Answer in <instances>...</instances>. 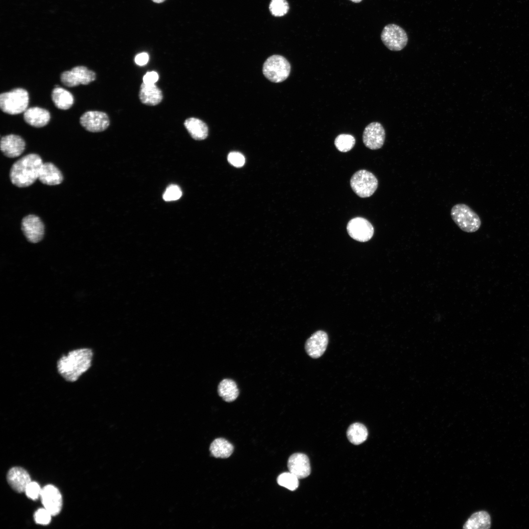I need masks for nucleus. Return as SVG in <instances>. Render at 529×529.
<instances>
[{
    "mask_svg": "<svg viewBox=\"0 0 529 529\" xmlns=\"http://www.w3.org/2000/svg\"><path fill=\"white\" fill-rule=\"evenodd\" d=\"M182 191L176 185H170L166 189L163 195L166 201H174L179 199L182 195Z\"/></svg>",
    "mask_w": 529,
    "mask_h": 529,
    "instance_id": "30",
    "label": "nucleus"
},
{
    "mask_svg": "<svg viewBox=\"0 0 529 529\" xmlns=\"http://www.w3.org/2000/svg\"><path fill=\"white\" fill-rule=\"evenodd\" d=\"M491 525L489 514L485 511H480L473 513L466 522L463 529H486Z\"/></svg>",
    "mask_w": 529,
    "mask_h": 529,
    "instance_id": "23",
    "label": "nucleus"
},
{
    "mask_svg": "<svg viewBox=\"0 0 529 529\" xmlns=\"http://www.w3.org/2000/svg\"><path fill=\"white\" fill-rule=\"evenodd\" d=\"M93 357V352L89 348L72 350L58 360V372L66 381L74 382L90 367Z\"/></svg>",
    "mask_w": 529,
    "mask_h": 529,
    "instance_id": "1",
    "label": "nucleus"
},
{
    "mask_svg": "<svg viewBox=\"0 0 529 529\" xmlns=\"http://www.w3.org/2000/svg\"><path fill=\"white\" fill-rule=\"evenodd\" d=\"M351 0L352 1H353L354 2L358 3V2H361L362 0Z\"/></svg>",
    "mask_w": 529,
    "mask_h": 529,
    "instance_id": "37",
    "label": "nucleus"
},
{
    "mask_svg": "<svg viewBox=\"0 0 529 529\" xmlns=\"http://www.w3.org/2000/svg\"><path fill=\"white\" fill-rule=\"evenodd\" d=\"M148 60V55L145 52H142L138 54L135 58V63L139 66H143L146 64Z\"/></svg>",
    "mask_w": 529,
    "mask_h": 529,
    "instance_id": "35",
    "label": "nucleus"
},
{
    "mask_svg": "<svg viewBox=\"0 0 529 529\" xmlns=\"http://www.w3.org/2000/svg\"><path fill=\"white\" fill-rule=\"evenodd\" d=\"M368 431L366 427L360 423L351 424L347 429V436L349 441L354 445H359L366 440Z\"/></svg>",
    "mask_w": 529,
    "mask_h": 529,
    "instance_id": "26",
    "label": "nucleus"
},
{
    "mask_svg": "<svg viewBox=\"0 0 529 529\" xmlns=\"http://www.w3.org/2000/svg\"><path fill=\"white\" fill-rule=\"evenodd\" d=\"M152 0L153 2H155V3H162V2H164L165 0Z\"/></svg>",
    "mask_w": 529,
    "mask_h": 529,
    "instance_id": "36",
    "label": "nucleus"
},
{
    "mask_svg": "<svg viewBox=\"0 0 529 529\" xmlns=\"http://www.w3.org/2000/svg\"><path fill=\"white\" fill-rule=\"evenodd\" d=\"M385 137V130L383 125L378 122H373L364 128L362 140L366 147L376 150L383 146Z\"/></svg>",
    "mask_w": 529,
    "mask_h": 529,
    "instance_id": "11",
    "label": "nucleus"
},
{
    "mask_svg": "<svg viewBox=\"0 0 529 529\" xmlns=\"http://www.w3.org/2000/svg\"><path fill=\"white\" fill-rule=\"evenodd\" d=\"M25 143L20 136L10 134L1 137L0 150L3 154L9 158L19 156L24 152Z\"/></svg>",
    "mask_w": 529,
    "mask_h": 529,
    "instance_id": "15",
    "label": "nucleus"
},
{
    "mask_svg": "<svg viewBox=\"0 0 529 529\" xmlns=\"http://www.w3.org/2000/svg\"><path fill=\"white\" fill-rule=\"evenodd\" d=\"M40 498L42 503L52 516L59 514L62 506V497L59 490L49 484L42 489Z\"/></svg>",
    "mask_w": 529,
    "mask_h": 529,
    "instance_id": "13",
    "label": "nucleus"
},
{
    "mask_svg": "<svg viewBox=\"0 0 529 529\" xmlns=\"http://www.w3.org/2000/svg\"><path fill=\"white\" fill-rule=\"evenodd\" d=\"M80 123L86 130L91 132H102L109 125L110 120L107 114L97 111L84 113L80 118Z\"/></svg>",
    "mask_w": 529,
    "mask_h": 529,
    "instance_id": "10",
    "label": "nucleus"
},
{
    "mask_svg": "<svg viewBox=\"0 0 529 529\" xmlns=\"http://www.w3.org/2000/svg\"><path fill=\"white\" fill-rule=\"evenodd\" d=\"M298 478L292 473L285 472L280 474L277 478L278 483L291 490H295L299 485Z\"/></svg>",
    "mask_w": 529,
    "mask_h": 529,
    "instance_id": "28",
    "label": "nucleus"
},
{
    "mask_svg": "<svg viewBox=\"0 0 529 529\" xmlns=\"http://www.w3.org/2000/svg\"><path fill=\"white\" fill-rule=\"evenodd\" d=\"M38 179L47 185H56L63 181V176L61 171L52 163H43L38 176Z\"/></svg>",
    "mask_w": 529,
    "mask_h": 529,
    "instance_id": "20",
    "label": "nucleus"
},
{
    "mask_svg": "<svg viewBox=\"0 0 529 529\" xmlns=\"http://www.w3.org/2000/svg\"><path fill=\"white\" fill-rule=\"evenodd\" d=\"M451 216L457 226L465 232H475L481 227V220L479 215L465 204L458 203L453 206Z\"/></svg>",
    "mask_w": 529,
    "mask_h": 529,
    "instance_id": "3",
    "label": "nucleus"
},
{
    "mask_svg": "<svg viewBox=\"0 0 529 529\" xmlns=\"http://www.w3.org/2000/svg\"><path fill=\"white\" fill-rule=\"evenodd\" d=\"M51 98L55 106L61 110L69 109L74 101L72 95L69 91L58 86H56L53 89Z\"/></svg>",
    "mask_w": 529,
    "mask_h": 529,
    "instance_id": "22",
    "label": "nucleus"
},
{
    "mask_svg": "<svg viewBox=\"0 0 529 529\" xmlns=\"http://www.w3.org/2000/svg\"><path fill=\"white\" fill-rule=\"evenodd\" d=\"M289 472L299 479L307 477L311 473V466L308 457L302 453H294L288 461Z\"/></svg>",
    "mask_w": 529,
    "mask_h": 529,
    "instance_id": "16",
    "label": "nucleus"
},
{
    "mask_svg": "<svg viewBox=\"0 0 529 529\" xmlns=\"http://www.w3.org/2000/svg\"><path fill=\"white\" fill-rule=\"evenodd\" d=\"M233 450L232 444L222 438L214 440L210 447L211 455L217 458H227L231 455Z\"/></svg>",
    "mask_w": 529,
    "mask_h": 529,
    "instance_id": "25",
    "label": "nucleus"
},
{
    "mask_svg": "<svg viewBox=\"0 0 529 529\" xmlns=\"http://www.w3.org/2000/svg\"><path fill=\"white\" fill-rule=\"evenodd\" d=\"M28 101V93L23 88H15L0 95L1 110L10 115L24 112L27 109Z\"/></svg>",
    "mask_w": 529,
    "mask_h": 529,
    "instance_id": "4",
    "label": "nucleus"
},
{
    "mask_svg": "<svg viewBox=\"0 0 529 529\" xmlns=\"http://www.w3.org/2000/svg\"><path fill=\"white\" fill-rule=\"evenodd\" d=\"M7 480L13 489L18 493L24 492L27 486L31 481L28 472L20 467L11 468L7 473Z\"/></svg>",
    "mask_w": 529,
    "mask_h": 529,
    "instance_id": "17",
    "label": "nucleus"
},
{
    "mask_svg": "<svg viewBox=\"0 0 529 529\" xmlns=\"http://www.w3.org/2000/svg\"><path fill=\"white\" fill-rule=\"evenodd\" d=\"M263 72L270 81L279 83L285 80L290 72V65L283 56L273 55L268 57L263 65Z\"/></svg>",
    "mask_w": 529,
    "mask_h": 529,
    "instance_id": "5",
    "label": "nucleus"
},
{
    "mask_svg": "<svg viewBox=\"0 0 529 529\" xmlns=\"http://www.w3.org/2000/svg\"><path fill=\"white\" fill-rule=\"evenodd\" d=\"M96 78L95 72L82 66H76L70 71H65L60 76L61 82L69 87L80 84L87 85L95 80Z\"/></svg>",
    "mask_w": 529,
    "mask_h": 529,
    "instance_id": "8",
    "label": "nucleus"
},
{
    "mask_svg": "<svg viewBox=\"0 0 529 529\" xmlns=\"http://www.w3.org/2000/svg\"><path fill=\"white\" fill-rule=\"evenodd\" d=\"M350 183L352 190L362 198L371 196L378 186V181L375 176L364 169L356 172L352 176Z\"/></svg>",
    "mask_w": 529,
    "mask_h": 529,
    "instance_id": "6",
    "label": "nucleus"
},
{
    "mask_svg": "<svg viewBox=\"0 0 529 529\" xmlns=\"http://www.w3.org/2000/svg\"><path fill=\"white\" fill-rule=\"evenodd\" d=\"M139 97L143 104L155 106L162 101L163 95L161 90L155 84H146L143 82L140 87Z\"/></svg>",
    "mask_w": 529,
    "mask_h": 529,
    "instance_id": "18",
    "label": "nucleus"
},
{
    "mask_svg": "<svg viewBox=\"0 0 529 529\" xmlns=\"http://www.w3.org/2000/svg\"><path fill=\"white\" fill-rule=\"evenodd\" d=\"M328 343V336L324 331L319 330L314 333L306 341L305 350L313 359L321 357L325 351Z\"/></svg>",
    "mask_w": 529,
    "mask_h": 529,
    "instance_id": "14",
    "label": "nucleus"
},
{
    "mask_svg": "<svg viewBox=\"0 0 529 529\" xmlns=\"http://www.w3.org/2000/svg\"><path fill=\"white\" fill-rule=\"evenodd\" d=\"M22 230L29 241L37 243L43 238L45 227L42 221L38 216L29 215L23 218Z\"/></svg>",
    "mask_w": 529,
    "mask_h": 529,
    "instance_id": "12",
    "label": "nucleus"
},
{
    "mask_svg": "<svg viewBox=\"0 0 529 529\" xmlns=\"http://www.w3.org/2000/svg\"><path fill=\"white\" fill-rule=\"evenodd\" d=\"M50 118V114L48 110L38 107L28 108L24 113L25 121L35 127L45 126L49 122Z\"/></svg>",
    "mask_w": 529,
    "mask_h": 529,
    "instance_id": "19",
    "label": "nucleus"
},
{
    "mask_svg": "<svg viewBox=\"0 0 529 529\" xmlns=\"http://www.w3.org/2000/svg\"><path fill=\"white\" fill-rule=\"evenodd\" d=\"M42 489L37 482L31 481L27 486L24 492L27 497L36 500L40 497Z\"/></svg>",
    "mask_w": 529,
    "mask_h": 529,
    "instance_id": "31",
    "label": "nucleus"
},
{
    "mask_svg": "<svg viewBox=\"0 0 529 529\" xmlns=\"http://www.w3.org/2000/svg\"><path fill=\"white\" fill-rule=\"evenodd\" d=\"M229 163L237 168L242 167L245 163V158L240 152L233 151L229 153L228 155Z\"/></svg>",
    "mask_w": 529,
    "mask_h": 529,
    "instance_id": "33",
    "label": "nucleus"
},
{
    "mask_svg": "<svg viewBox=\"0 0 529 529\" xmlns=\"http://www.w3.org/2000/svg\"><path fill=\"white\" fill-rule=\"evenodd\" d=\"M269 8L273 15L280 17L284 16L288 12L289 6L286 0H272Z\"/></svg>",
    "mask_w": 529,
    "mask_h": 529,
    "instance_id": "29",
    "label": "nucleus"
},
{
    "mask_svg": "<svg viewBox=\"0 0 529 529\" xmlns=\"http://www.w3.org/2000/svg\"><path fill=\"white\" fill-rule=\"evenodd\" d=\"M356 143L355 138L351 135L341 134L335 140L336 148L340 152H346L353 148Z\"/></svg>",
    "mask_w": 529,
    "mask_h": 529,
    "instance_id": "27",
    "label": "nucleus"
},
{
    "mask_svg": "<svg viewBox=\"0 0 529 529\" xmlns=\"http://www.w3.org/2000/svg\"><path fill=\"white\" fill-rule=\"evenodd\" d=\"M43 163L41 157L36 154L31 153L22 157L11 168L10 178L12 183L20 188L31 185L38 179Z\"/></svg>",
    "mask_w": 529,
    "mask_h": 529,
    "instance_id": "2",
    "label": "nucleus"
},
{
    "mask_svg": "<svg viewBox=\"0 0 529 529\" xmlns=\"http://www.w3.org/2000/svg\"><path fill=\"white\" fill-rule=\"evenodd\" d=\"M158 78L159 76L156 72H147L143 77V82L146 84H153L158 81Z\"/></svg>",
    "mask_w": 529,
    "mask_h": 529,
    "instance_id": "34",
    "label": "nucleus"
},
{
    "mask_svg": "<svg viewBox=\"0 0 529 529\" xmlns=\"http://www.w3.org/2000/svg\"><path fill=\"white\" fill-rule=\"evenodd\" d=\"M349 235L354 240L360 242L368 241L374 234V228L367 219L357 217L351 219L347 225Z\"/></svg>",
    "mask_w": 529,
    "mask_h": 529,
    "instance_id": "9",
    "label": "nucleus"
},
{
    "mask_svg": "<svg viewBox=\"0 0 529 529\" xmlns=\"http://www.w3.org/2000/svg\"><path fill=\"white\" fill-rule=\"evenodd\" d=\"M184 125L191 135L196 140L205 139L208 135V127L202 120L195 118H190L186 119Z\"/></svg>",
    "mask_w": 529,
    "mask_h": 529,
    "instance_id": "21",
    "label": "nucleus"
},
{
    "mask_svg": "<svg viewBox=\"0 0 529 529\" xmlns=\"http://www.w3.org/2000/svg\"><path fill=\"white\" fill-rule=\"evenodd\" d=\"M383 44L389 50L400 51L407 45L408 37L405 30L401 26L393 24L384 27L381 33Z\"/></svg>",
    "mask_w": 529,
    "mask_h": 529,
    "instance_id": "7",
    "label": "nucleus"
},
{
    "mask_svg": "<svg viewBox=\"0 0 529 529\" xmlns=\"http://www.w3.org/2000/svg\"><path fill=\"white\" fill-rule=\"evenodd\" d=\"M51 514L45 508L38 509L34 514V519L36 523L46 525L49 523L51 520Z\"/></svg>",
    "mask_w": 529,
    "mask_h": 529,
    "instance_id": "32",
    "label": "nucleus"
},
{
    "mask_svg": "<svg viewBox=\"0 0 529 529\" xmlns=\"http://www.w3.org/2000/svg\"><path fill=\"white\" fill-rule=\"evenodd\" d=\"M219 395L226 402L235 401L239 394L238 386L233 380L225 379L222 380L218 386Z\"/></svg>",
    "mask_w": 529,
    "mask_h": 529,
    "instance_id": "24",
    "label": "nucleus"
}]
</instances>
